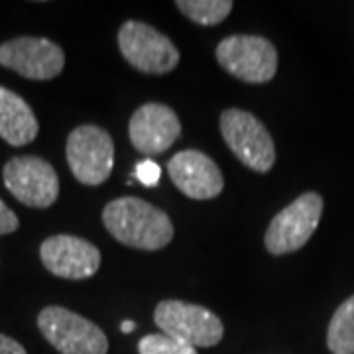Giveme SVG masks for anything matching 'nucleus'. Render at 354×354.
Listing matches in <instances>:
<instances>
[{"label": "nucleus", "instance_id": "obj_1", "mask_svg": "<svg viewBox=\"0 0 354 354\" xmlns=\"http://www.w3.org/2000/svg\"><path fill=\"white\" fill-rule=\"evenodd\" d=\"M102 223L116 241L138 250H160L174 239L171 218L140 197H118L102 211Z\"/></svg>", "mask_w": 354, "mask_h": 354}, {"label": "nucleus", "instance_id": "obj_2", "mask_svg": "<svg viewBox=\"0 0 354 354\" xmlns=\"http://www.w3.org/2000/svg\"><path fill=\"white\" fill-rule=\"evenodd\" d=\"M38 329L44 339L62 354H106L109 339L99 325L73 311L51 305L38 315Z\"/></svg>", "mask_w": 354, "mask_h": 354}, {"label": "nucleus", "instance_id": "obj_3", "mask_svg": "<svg viewBox=\"0 0 354 354\" xmlns=\"http://www.w3.org/2000/svg\"><path fill=\"white\" fill-rule=\"evenodd\" d=\"M218 65L239 81L262 85L278 71V51L262 36H228L216 46Z\"/></svg>", "mask_w": 354, "mask_h": 354}, {"label": "nucleus", "instance_id": "obj_4", "mask_svg": "<svg viewBox=\"0 0 354 354\" xmlns=\"http://www.w3.org/2000/svg\"><path fill=\"white\" fill-rule=\"evenodd\" d=\"M153 321L162 333L187 342L193 348H209L223 341V321L207 307L177 299H165L158 304Z\"/></svg>", "mask_w": 354, "mask_h": 354}, {"label": "nucleus", "instance_id": "obj_5", "mask_svg": "<svg viewBox=\"0 0 354 354\" xmlns=\"http://www.w3.org/2000/svg\"><path fill=\"white\" fill-rule=\"evenodd\" d=\"M118 48L128 64L142 73L164 75L179 64V51L165 34L153 26L128 20L118 30Z\"/></svg>", "mask_w": 354, "mask_h": 354}, {"label": "nucleus", "instance_id": "obj_6", "mask_svg": "<svg viewBox=\"0 0 354 354\" xmlns=\"http://www.w3.org/2000/svg\"><path fill=\"white\" fill-rule=\"evenodd\" d=\"M223 138L242 164L266 174L276 162V146L266 127L254 114L241 109H227L221 114Z\"/></svg>", "mask_w": 354, "mask_h": 354}, {"label": "nucleus", "instance_id": "obj_7", "mask_svg": "<svg viewBox=\"0 0 354 354\" xmlns=\"http://www.w3.org/2000/svg\"><path fill=\"white\" fill-rule=\"evenodd\" d=\"M323 215V197L319 193H304L272 218L266 230V250L274 256L304 248L313 236Z\"/></svg>", "mask_w": 354, "mask_h": 354}, {"label": "nucleus", "instance_id": "obj_8", "mask_svg": "<svg viewBox=\"0 0 354 354\" xmlns=\"http://www.w3.org/2000/svg\"><path fill=\"white\" fill-rule=\"evenodd\" d=\"M65 156L79 183L101 185L113 174L114 142L104 128L83 124L69 134Z\"/></svg>", "mask_w": 354, "mask_h": 354}, {"label": "nucleus", "instance_id": "obj_9", "mask_svg": "<svg viewBox=\"0 0 354 354\" xmlns=\"http://www.w3.org/2000/svg\"><path fill=\"white\" fill-rule=\"evenodd\" d=\"M4 187L16 201L32 209H48L59 197V177L50 162L39 156H16L4 169Z\"/></svg>", "mask_w": 354, "mask_h": 354}, {"label": "nucleus", "instance_id": "obj_10", "mask_svg": "<svg viewBox=\"0 0 354 354\" xmlns=\"http://www.w3.org/2000/svg\"><path fill=\"white\" fill-rule=\"evenodd\" d=\"M0 65L32 81H50L65 67L64 50L48 38H14L0 46Z\"/></svg>", "mask_w": 354, "mask_h": 354}, {"label": "nucleus", "instance_id": "obj_11", "mask_svg": "<svg viewBox=\"0 0 354 354\" xmlns=\"http://www.w3.org/2000/svg\"><path fill=\"white\" fill-rule=\"evenodd\" d=\"M39 258L48 272L64 279L93 278L101 268L99 248L73 234L46 239L39 246Z\"/></svg>", "mask_w": 354, "mask_h": 354}, {"label": "nucleus", "instance_id": "obj_12", "mask_svg": "<svg viewBox=\"0 0 354 354\" xmlns=\"http://www.w3.org/2000/svg\"><path fill=\"white\" fill-rule=\"evenodd\" d=\"M181 134L177 114L162 102H146L128 122L132 146L142 153H164Z\"/></svg>", "mask_w": 354, "mask_h": 354}, {"label": "nucleus", "instance_id": "obj_13", "mask_svg": "<svg viewBox=\"0 0 354 354\" xmlns=\"http://www.w3.org/2000/svg\"><path fill=\"white\" fill-rule=\"evenodd\" d=\"M167 174L177 189L197 201L218 197L225 187L218 165L199 150L177 152L167 164Z\"/></svg>", "mask_w": 354, "mask_h": 354}, {"label": "nucleus", "instance_id": "obj_14", "mask_svg": "<svg viewBox=\"0 0 354 354\" xmlns=\"http://www.w3.org/2000/svg\"><path fill=\"white\" fill-rule=\"evenodd\" d=\"M38 132V118L32 106L18 93L0 87V138L20 148L34 142Z\"/></svg>", "mask_w": 354, "mask_h": 354}, {"label": "nucleus", "instance_id": "obj_15", "mask_svg": "<svg viewBox=\"0 0 354 354\" xmlns=\"http://www.w3.org/2000/svg\"><path fill=\"white\" fill-rule=\"evenodd\" d=\"M327 346L333 354H354V295L342 301L330 319Z\"/></svg>", "mask_w": 354, "mask_h": 354}, {"label": "nucleus", "instance_id": "obj_16", "mask_svg": "<svg viewBox=\"0 0 354 354\" xmlns=\"http://www.w3.org/2000/svg\"><path fill=\"white\" fill-rule=\"evenodd\" d=\"M176 6L195 24H221L232 10L230 0H177Z\"/></svg>", "mask_w": 354, "mask_h": 354}, {"label": "nucleus", "instance_id": "obj_17", "mask_svg": "<svg viewBox=\"0 0 354 354\" xmlns=\"http://www.w3.org/2000/svg\"><path fill=\"white\" fill-rule=\"evenodd\" d=\"M138 354H197V348L165 333H153L140 339Z\"/></svg>", "mask_w": 354, "mask_h": 354}, {"label": "nucleus", "instance_id": "obj_18", "mask_svg": "<svg viewBox=\"0 0 354 354\" xmlns=\"http://www.w3.org/2000/svg\"><path fill=\"white\" fill-rule=\"evenodd\" d=\"M134 176L138 177L146 187H153V185L160 183L162 169H160V165L156 164V162H152V160H144V162H140V164L136 165Z\"/></svg>", "mask_w": 354, "mask_h": 354}, {"label": "nucleus", "instance_id": "obj_19", "mask_svg": "<svg viewBox=\"0 0 354 354\" xmlns=\"http://www.w3.org/2000/svg\"><path fill=\"white\" fill-rule=\"evenodd\" d=\"M20 227V221L12 209L0 199V236L2 234H12Z\"/></svg>", "mask_w": 354, "mask_h": 354}, {"label": "nucleus", "instance_id": "obj_20", "mask_svg": "<svg viewBox=\"0 0 354 354\" xmlns=\"http://www.w3.org/2000/svg\"><path fill=\"white\" fill-rule=\"evenodd\" d=\"M0 354H26V348L10 337L0 335Z\"/></svg>", "mask_w": 354, "mask_h": 354}, {"label": "nucleus", "instance_id": "obj_21", "mask_svg": "<svg viewBox=\"0 0 354 354\" xmlns=\"http://www.w3.org/2000/svg\"><path fill=\"white\" fill-rule=\"evenodd\" d=\"M134 329H136V323H134V321H124V323L120 325V330H122V333H132Z\"/></svg>", "mask_w": 354, "mask_h": 354}]
</instances>
